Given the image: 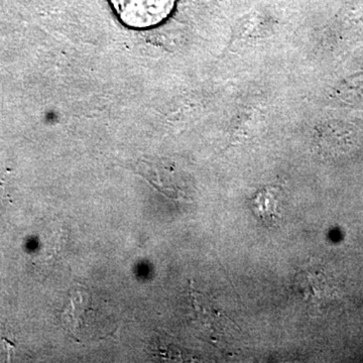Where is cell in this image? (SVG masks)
<instances>
[{"instance_id": "cell-1", "label": "cell", "mask_w": 363, "mask_h": 363, "mask_svg": "<svg viewBox=\"0 0 363 363\" xmlns=\"http://www.w3.org/2000/svg\"><path fill=\"white\" fill-rule=\"evenodd\" d=\"M109 4L123 26L147 30L167 20L176 0H109Z\"/></svg>"}, {"instance_id": "cell-3", "label": "cell", "mask_w": 363, "mask_h": 363, "mask_svg": "<svg viewBox=\"0 0 363 363\" xmlns=\"http://www.w3.org/2000/svg\"><path fill=\"white\" fill-rule=\"evenodd\" d=\"M250 206L255 216L267 225L274 226L281 219V204L276 193H259L253 198Z\"/></svg>"}, {"instance_id": "cell-2", "label": "cell", "mask_w": 363, "mask_h": 363, "mask_svg": "<svg viewBox=\"0 0 363 363\" xmlns=\"http://www.w3.org/2000/svg\"><path fill=\"white\" fill-rule=\"evenodd\" d=\"M296 286L306 302L312 305H321L333 294V288L327 274L313 267H308L298 274Z\"/></svg>"}]
</instances>
